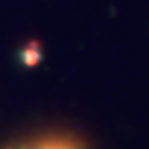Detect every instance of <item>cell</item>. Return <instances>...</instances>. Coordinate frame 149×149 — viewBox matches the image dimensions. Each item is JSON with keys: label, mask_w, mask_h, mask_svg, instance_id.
Masks as SVG:
<instances>
[{"label": "cell", "mask_w": 149, "mask_h": 149, "mask_svg": "<svg viewBox=\"0 0 149 149\" xmlns=\"http://www.w3.org/2000/svg\"><path fill=\"white\" fill-rule=\"evenodd\" d=\"M7 149H88L81 140L76 136L68 135H47L31 140L25 144H20L16 147H7Z\"/></svg>", "instance_id": "1"}]
</instances>
